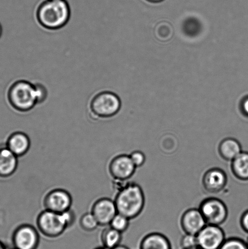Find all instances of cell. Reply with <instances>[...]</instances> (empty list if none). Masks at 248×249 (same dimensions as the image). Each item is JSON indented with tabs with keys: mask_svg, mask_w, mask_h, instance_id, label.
<instances>
[{
	"mask_svg": "<svg viewBox=\"0 0 248 249\" xmlns=\"http://www.w3.org/2000/svg\"><path fill=\"white\" fill-rule=\"evenodd\" d=\"M114 201L118 213L131 220L139 216L144 209V192L137 183L125 182L118 190Z\"/></svg>",
	"mask_w": 248,
	"mask_h": 249,
	"instance_id": "obj_1",
	"label": "cell"
},
{
	"mask_svg": "<svg viewBox=\"0 0 248 249\" xmlns=\"http://www.w3.org/2000/svg\"><path fill=\"white\" fill-rule=\"evenodd\" d=\"M70 18V9L66 0H46L37 11L39 23L49 30L64 28Z\"/></svg>",
	"mask_w": 248,
	"mask_h": 249,
	"instance_id": "obj_2",
	"label": "cell"
},
{
	"mask_svg": "<svg viewBox=\"0 0 248 249\" xmlns=\"http://www.w3.org/2000/svg\"><path fill=\"white\" fill-rule=\"evenodd\" d=\"M75 219L76 215L71 209L62 213L45 210L38 214L36 224L43 235L54 238L62 235L67 229L74 225Z\"/></svg>",
	"mask_w": 248,
	"mask_h": 249,
	"instance_id": "obj_3",
	"label": "cell"
},
{
	"mask_svg": "<svg viewBox=\"0 0 248 249\" xmlns=\"http://www.w3.org/2000/svg\"><path fill=\"white\" fill-rule=\"evenodd\" d=\"M7 97L12 108L20 113L33 111L37 105L35 87L33 83L26 80H18L12 84Z\"/></svg>",
	"mask_w": 248,
	"mask_h": 249,
	"instance_id": "obj_4",
	"label": "cell"
},
{
	"mask_svg": "<svg viewBox=\"0 0 248 249\" xmlns=\"http://www.w3.org/2000/svg\"><path fill=\"white\" fill-rule=\"evenodd\" d=\"M122 103L117 94L105 91L94 97L90 105V111L95 120L105 121L117 117L120 113Z\"/></svg>",
	"mask_w": 248,
	"mask_h": 249,
	"instance_id": "obj_5",
	"label": "cell"
},
{
	"mask_svg": "<svg viewBox=\"0 0 248 249\" xmlns=\"http://www.w3.org/2000/svg\"><path fill=\"white\" fill-rule=\"evenodd\" d=\"M207 224L219 226L228 217V209L224 202L217 197H208L201 202L198 207Z\"/></svg>",
	"mask_w": 248,
	"mask_h": 249,
	"instance_id": "obj_6",
	"label": "cell"
},
{
	"mask_svg": "<svg viewBox=\"0 0 248 249\" xmlns=\"http://www.w3.org/2000/svg\"><path fill=\"white\" fill-rule=\"evenodd\" d=\"M12 243L14 249H37L40 244V235L33 226L22 224L14 231Z\"/></svg>",
	"mask_w": 248,
	"mask_h": 249,
	"instance_id": "obj_7",
	"label": "cell"
},
{
	"mask_svg": "<svg viewBox=\"0 0 248 249\" xmlns=\"http://www.w3.org/2000/svg\"><path fill=\"white\" fill-rule=\"evenodd\" d=\"M196 237L200 249H219L226 240L225 231L220 226L211 224H206Z\"/></svg>",
	"mask_w": 248,
	"mask_h": 249,
	"instance_id": "obj_8",
	"label": "cell"
},
{
	"mask_svg": "<svg viewBox=\"0 0 248 249\" xmlns=\"http://www.w3.org/2000/svg\"><path fill=\"white\" fill-rule=\"evenodd\" d=\"M43 204L45 210L62 213L71 209L72 197L66 190L53 189L46 194Z\"/></svg>",
	"mask_w": 248,
	"mask_h": 249,
	"instance_id": "obj_9",
	"label": "cell"
},
{
	"mask_svg": "<svg viewBox=\"0 0 248 249\" xmlns=\"http://www.w3.org/2000/svg\"><path fill=\"white\" fill-rule=\"evenodd\" d=\"M136 167L130 155H120L114 157L109 165V172L114 180L126 182L132 177Z\"/></svg>",
	"mask_w": 248,
	"mask_h": 249,
	"instance_id": "obj_10",
	"label": "cell"
},
{
	"mask_svg": "<svg viewBox=\"0 0 248 249\" xmlns=\"http://www.w3.org/2000/svg\"><path fill=\"white\" fill-rule=\"evenodd\" d=\"M91 213L97 219L99 226L110 224L112 219L118 213L115 201L108 197L97 200L92 207Z\"/></svg>",
	"mask_w": 248,
	"mask_h": 249,
	"instance_id": "obj_11",
	"label": "cell"
},
{
	"mask_svg": "<svg viewBox=\"0 0 248 249\" xmlns=\"http://www.w3.org/2000/svg\"><path fill=\"white\" fill-rule=\"evenodd\" d=\"M202 185L206 192L216 194L223 191L228 183L227 173L219 168H212L204 173Z\"/></svg>",
	"mask_w": 248,
	"mask_h": 249,
	"instance_id": "obj_12",
	"label": "cell"
},
{
	"mask_svg": "<svg viewBox=\"0 0 248 249\" xmlns=\"http://www.w3.org/2000/svg\"><path fill=\"white\" fill-rule=\"evenodd\" d=\"M205 218L198 209L187 210L182 214L181 226L184 233L197 235L206 226Z\"/></svg>",
	"mask_w": 248,
	"mask_h": 249,
	"instance_id": "obj_13",
	"label": "cell"
},
{
	"mask_svg": "<svg viewBox=\"0 0 248 249\" xmlns=\"http://www.w3.org/2000/svg\"><path fill=\"white\" fill-rule=\"evenodd\" d=\"M6 146L17 157H21L25 155L30 149V138L23 131L14 132L7 139Z\"/></svg>",
	"mask_w": 248,
	"mask_h": 249,
	"instance_id": "obj_14",
	"label": "cell"
},
{
	"mask_svg": "<svg viewBox=\"0 0 248 249\" xmlns=\"http://www.w3.org/2000/svg\"><path fill=\"white\" fill-rule=\"evenodd\" d=\"M18 157L8 148H0V178L11 177L18 167Z\"/></svg>",
	"mask_w": 248,
	"mask_h": 249,
	"instance_id": "obj_15",
	"label": "cell"
},
{
	"mask_svg": "<svg viewBox=\"0 0 248 249\" xmlns=\"http://www.w3.org/2000/svg\"><path fill=\"white\" fill-rule=\"evenodd\" d=\"M218 153L223 160L231 162L243 151L242 143L236 139L228 138L220 142Z\"/></svg>",
	"mask_w": 248,
	"mask_h": 249,
	"instance_id": "obj_16",
	"label": "cell"
},
{
	"mask_svg": "<svg viewBox=\"0 0 248 249\" xmlns=\"http://www.w3.org/2000/svg\"><path fill=\"white\" fill-rule=\"evenodd\" d=\"M140 249H172L171 243L164 234L152 232L142 238Z\"/></svg>",
	"mask_w": 248,
	"mask_h": 249,
	"instance_id": "obj_17",
	"label": "cell"
},
{
	"mask_svg": "<svg viewBox=\"0 0 248 249\" xmlns=\"http://www.w3.org/2000/svg\"><path fill=\"white\" fill-rule=\"evenodd\" d=\"M231 163L232 174L240 181L248 180V152L243 151Z\"/></svg>",
	"mask_w": 248,
	"mask_h": 249,
	"instance_id": "obj_18",
	"label": "cell"
},
{
	"mask_svg": "<svg viewBox=\"0 0 248 249\" xmlns=\"http://www.w3.org/2000/svg\"><path fill=\"white\" fill-rule=\"evenodd\" d=\"M101 240L104 248L113 249L120 245L122 240V233L110 227L102 231Z\"/></svg>",
	"mask_w": 248,
	"mask_h": 249,
	"instance_id": "obj_19",
	"label": "cell"
},
{
	"mask_svg": "<svg viewBox=\"0 0 248 249\" xmlns=\"http://www.w3.org/2000/svg\"><path fill=\"white\" fill-rule=\"evenodd\" d=\"M130 219L123 214L117 213L112 219L110 225L111 228L115 229L121 233L125 232L130 226Z\"/></svg>",
	"mask_w": 248,
	"mask_h": 249,
	"instance_id": "obj_20",
	"label": "cell"
},
{
	"mask_svg": "<svg viewBox=\"0 0 248 249\" xmlns=\"http://www.w3.org/2000/svg\"><path fill=\"white\" fill-rule=\"evenodd\" d=\"M80 225L83 230L86 231H92L98 228L99 224L93 214L87 213L83 214L80 218Z\"/></svg>",
	"mask_w": 248,
	"mask_h": 249,
	"instance_id": "obj_21",
	"label": "cell"
},
{
	"mask_svg": "<svg viewBox=\"0 0 248 249\" xmlns=\"http://www.w3.org/2000/svg\"><path fill=\"white\" fill-rule=\"evenodd\" d=\"M219 249H248L246 240L239 237L226 239Z\"/></svg>",
	"mask_w": 248,
	"mask_h": 249,
	"instance_id": "obj_22",
	"label": "cell"
},
{
	"mask_svg": "<svg viewBox=\"0 0 248 249\" xmlns=\"http://www.w3.org/2000/svg\"><path fill=\"white\" fill-rule=\"evenodd\" d=\"M181 245L183 249H191L198 248V241L196 235L184 233L181 241Z\"/></svg>",
	"mask_w": 248,
	"mask_h": 249,
	"instance_id": "obj_23",
	"label": "cell"
},
{
	"mask_svg": "<svg viewBox=\"0 0 248 249\" xmlns=\"http://www.w3.org/2000/svg\"><path fill=\"white\" fill-rule=\"evenodd\" d=\"M136 168L142 167L146 162V156L141 151H134L130 155Z\"/></svg>",
	"mask_w": 248,
	"mask_h": 249,
	"instance_id": "obj_24",
	"label": "cell"
},
{
	"mask_svg": "<svg viewBox=\"0 0 248 249\" xmlns=\"http://www.w3.org/2000/svg\"><path fill=\"white\" fill-rule=\"evenodd\" d=\"M240 229L245 234L248 235V210L243 212L239 219Z\"/></svg>",
	"mask_w": 248,
	"mask_h": 249,
	"instance_id": "obj_25",
	"label": "cell"
},
{
	"mask_svg": "<svg viewBox=\"0 0 248 249\" xmlns=\"http://www.w3.org/2000/svg\"><path fill=\"white\" fill-rule=\"evenodd\" d=\"M239 109L243 116L248 118V95L242 97L240 102Z\"/></svg>",
	"mask_w": 248,
	"mask_h": 249,
	"instance_id": "obj_26",
	"label": "cell"
},
{
	"mask_svg": "<svg viewBox=\"0 0 248 249\" xmlns=\"http://www.w3.org/2000/svg\"><path fill=\"white\" fill-rule=\"evenodd\" d=\"M113 249H130L128 248L127 247V246L120 245L116 246V247L114 248Z\"/></svg>",
	"mask_w": 248,
	"mask_h": 249,
	"instance_id": "obj_27",
	"label": "cell"
},
{
	"mask_svg": "<svg viewBox=\"0 0 248 249\" xmlns=\"http://www.w3.org/2000/svg\"><path fill=\"white\" fill-rule=\"evenodd\" d=\"M147 1H149L150 2H152V3H158V2H160L164 0H147Z\"/></svg>",
	"mask_w": 248,
	"mask_h": 249,
	"instance_id": "obj_28",
	"label": "cell"
},
{
	"mask_svg": "<svg viewBox=\"0 0 248 249\" xmlns=\"http://www.w3.org/2000/svg\"><path fill=\"white\" fill-rule=\"evenodd\" d=\"M0 249H7L6 246L1 241H0Z\"/></svg>",
	"mask_w": 248,
	"mask_h": 249,
	"instance_id": "obj_29",
	"label": "cell"
},
{
	"mask_svg": "<svg viewBox=\"0 0 248 249\" xmlns=\"http://www.w3.org/2000/svg\"><path fill=\"white\" fill-rule=\"evenodd\" d=\"M2 34H3V28H2L1 24L0 23V38H1Z\"/></svg>",
	"mask_w": 248,
	"mask_h": 249,
	"instance_id": "obj_30",
	"label": "cell"
},
{
	"mask_svg": "<svg viewBox=\"0 0 248 249\" xmlns=\"http://www.w3.org/2000/svg\"><path fill=\"white\" fill-rule=\"evenodd\" d=\"M96 249H106L105 248H97Z\"/></svg>",
	"mask_w": 248,
	"mask_h": 249,
	"instance_id": "obj_31",
	"label": "cell"
},
{
	"mask_svg": "<svg viewBox=\"0 0 248 249\" xmlns=\"http://www.w3.org/2000/svg\"><path fill=\"white\" fill-rule=\"evenodd\" d=\"M246 242H247V245L248 246V237L247 238Z\"/></svg>",
	"mask_w": 248,
	"mask_h": 249,
	"instance_id": "obj_32",
	"label": "cell"
},
{
	"mask_svg": "<svg viewBox=\"0 0 248 249\" xmlns=\"http://www.w3.org/2000/svg\"><path fill=\"white\" fill-rule=\"evenodd\" d=\"M191 249H200V248H198H198H195Z\"/></svg>",
	"mask_w": 248,
	"mask_h": 249,
	"instance_id": "obj_33",
	"label": "cell"
}]
</instances>
